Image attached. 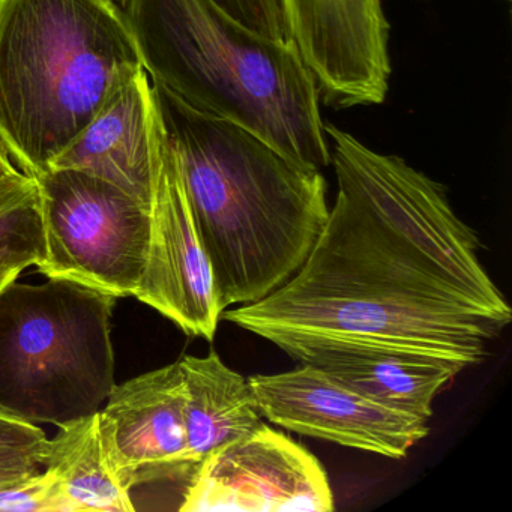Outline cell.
Here are the masks:
<instances>
[{
	"mask_svg": "<svg viewBox=\"0 0 512 512\" xmlns=\"http://www.w3.org/2000/svg\"><path fill=\"white\" fill-rule=\"evenodd\" d=\"M185 388V433L194 464L263 424L250 379L227 367L212 350L178 359Z\"/></svg>",
	"mask_w": 512,
	"mask_h": 512,
	"instance_id": "16",
	"label": "cell"
},
{
	"mask_svg": "<svg viewBox=\"0 0 512 512\" xmlns=\"http://www.w3.org/2000/svg\"><path fill=\"white\" fill-rule=\"evenodd\" d=\"M142 71L110 0H0V142L22 172L50 169Z\"/></svg>",
	"mask_w": 512,
	"mask_h": 512,
	"instance_id": "4",
	"label": "cell"
},
{
	"mask_svg": "<svg viewBox=\"0 0 512 512\" xmlns=\"http://www.w3.org/2000/svg\"><path fill=\"white\" fill-rule=\"evenodd\" d=\"M43 256L40 188L34 176L17 172L0 181V265L26 269Z\"/></svg>",
	"mask_w": 512,
	"mask_h": 512,
	"instance_id": "17",
	"label": "cell"
},
{
	"mask_svg": "<svg viewBox=\"0 0 512 512\" xmlns=\"http://www.w3.org/2000/svg\"><path fill=\"white\" fill-rule=\"evenodd\" d=\"M34 472L37 470L23 469V467H0V488L7 487Z\"/></svg>",
	"mask_w": 512,
	"mask_h": 512,
	"instance_id": "21",
	"label": "cell"
},
{
	"mask_svg": "<svg viewBox=\"0 0 512 512\" xmlns=\"http://www.w3.org/2000/svg\"><path fill=\"white\" fill-rule=\"evenodd\" d=\"M185 388L179 361L115 385L101 413L136 484L185 481L197 464L188 455Z\"/></svg>",
	"mask_w": 512,
	"mask_h": 512,
	"instance_id": "12",
	"label": "cell"
},
{
	"mask_svg": "<svg viewBox=\"0 0 512 512\" xmlns=\"http://www.w3.org/2000/svg\"><path fill=\"white\" fill-rule=\"evenodd\" d=\"M17 172H20V170H17V167L14 166L10 152H8L7 148L0 142V181H4L5 178Z\"/></svg>",
	"mask_w": 512,
	"mask_h": 512,
	"instance_id": "22",
	"label": "cell"
},
{
	"mask_svg": "<svg viewBox=\"0 0 512 512\" xmlns=\"http://www.w3.org/2000/svg\"><path fill=\"white\" fill-rule=\"evenodd\" d=\"M0 512H77V509L61 481L44 469L0 488Z\"/></svg>",
	"mask_w": 512,
	"mask_h": 512,
	"instance_id": "18",
	"label": "cell"
},
{
	"mask_svg": "<svg viewBox=\"0 0 512 512\" xmlns=\"http://www.w3.org/2000/svg\"><path fill=\"white\" fill-rule=\"evenodd\" d=\"M248 379L262 415L302 436L404 458L430 433L428 421L374 403L314 365Z\"/></svg>",
	"mask_w": 512,
	"mask_h": 512,
	"instance_id": "10",
	"label": "cell"
},
{
	"mask_svg": "<svg viewBox=\"0 0 512 512\" xmlns=\"http://www.w3.org/2000/svg\"><path fill=\"white\" fill-rule=\"evenodd\" d=\"M116 7L121 8L122 11H127L128 4H130V0H110Z\"/></svg>",
	"mask_w": 512,
	"mask_h": 512,
	"instance_id": "24",
	"label": "cell"
},
{
	"mask_svg": "<svg viewBox=\"0 0 512 512\" xmlns=\"http://www.w3.org/2000/svg\"><path fill=\"white\" fill-rule=\"evenodd\" d=\"M23 269L16 268V266L0 265V292L5 286L11 283V281L19 278L20 272Z\"/></svg>",
	"mask_w": 512,
	"mask_h": 512,
	"instance_id": "23",
	"label": "cell"
},
{
	"mask_svg": "<svg viewBox=\"0 0 512 512\" xmlns=\"http://www.w3.org/2000/svg\"><path fill=\"white\" fill-rule=\"evenodd\" d=\"M289 356L322 368L374 403L424 421L433 415L434 398L466 370L460 362L389 347L316 344Z\"/></svg>",
	"mask_w": 512,
	"mask_h": 512,
	"instance_id": "13",
	"label": "cell"
},
{
	"mask_svg": "<svg viewBox=\"0 0 512 512\" xmlns=\"http://www.w3.org/2000/svg\"><path fill=\"white\" fill-rule=\"evenodd\" d=\"M43 467L61 481L77 512L136 511L131 497L136 479L101 410L61 425L47 442Z\"/></svg>",
	"mask_w": 512,
	"mask_h": 512,
	"instance_id": "15",
	"label": "cell"
},
{
	"mask_svg": "<svg viewBox=\"0 0 512 512\" xmlns=\"http://www.w3.org/2000/svg\"><path fill=\"white\" fill-rule=\"evenodd\" d=\"M34 178L44 224L41 274L133 296L148 260L151 206L80 170L52 167Z\"/></svg>",
	"mask_w": 512,
	"mask_h": 512,
	"instance_id": "7",
	"label": "cell"
},
{
	"mask_svg": "<svg viewBox=\"0 0 512 512\" xmlns=\"http://www.w3.org/2000/svg\"><path fill=\"white\" fill-rule=\"evenodd\" d=\"M236 22L262 37L293 41L284 0H212Z\"/></svg>",
	"mask_w": 512,
	"mask_h": 512,
	"instance_id": "20",
	"label": "cell"
},
{
	"mask_svg": "<svg viewBox=\"0 0 512 512\" xmlns=\"http://www.w3.org/2000/svg\"><path fill=\"white\" fill-rule=\"evenodd\" d=\"M47 442L46 433L38 425L0 410V467L40 470Z\"/></svg>",
	"mask_w": 512,
	"mask_h": 512,
	"instance_id": "19",
	"label": "cell"
},
{
	"mask_svg": "<svg viewBox=\"0 0 512 512\" xmlns=\"http://www.w3.org/2000/svg\"><path fill=\"white\" fill-rule=\"evenodd\" d=\"M151 142V241L145 272L133 296L172 320L190 337L212 341L224 308L175 149L155 101Z\"/></svg>",
	"mask_w": 512,
	"mask_h": 512,
	"instance_id": "8",
	"label": "cell"
},
{
	"mask_svg": "<svg viewBox=\"0 0 512 512\" xmlns=\"http://www.w3.org/2000/svg\"><path fill=\"white\" fill-rule=\"evenodd\" d=\"M125 16L152 83L305 166H331L319 88L295 41L262 37L212 0H130Z\"/></svg>",
	"mask_w": 512,
	"mask_h": 512,
	"instance_id": "3",
	"label": "cell"
},
{
	"mask_svg": "<svg viewBox=\"0 0 512 512\" xmlns=\"http://www.w3.org/2000/svg\"><path fill=\"white\" fill-rule=\"evenodd\" d=\"M221 319L289 355L316 344L389 347L479 364L506 328L431 271L338 188L328 223L298 272Z\"/></svg>",
	"mask_w": 512,
	"mask_h": 512,
	"instance_id": "1",
	"label": "cell"
},
{
	"mask_svg": "<svg viewBox=\"0 0 512 512\" xmlns=\"http://www.w3.org/2000/svg\"><path fill=\"white\" fill-rule=\"evenodd\" d=\"M284 2L320 101L335 109L385 103L392 67L382 0Z\"/></svg>",
	"mask_w": 512,
	"mask_h": 512,
	"instance_id": "11",
	"label": "cell"
},
{
	"mask_svg": "<svg viewBox=\"0 0 512 512\" xmlns=\"http://www.w3.org/2000/svg\"><path fill=\"white\" fill-rule=\"evenodd\" d=\"M184 512H329L334 494L322 463L263 422L206 457L185 490Z\"/></svg>",
	"mask_w": 512,
	"mask_h": 512,
	"instance_id": "9",
	"label": "cell"
},
{
	"mask_svg": "<svg viewBox=\"0 0 512 512\" xmlns=\"http://www.w3.org/2000/svg\"><path fill=\"white\" fill-rule=\"evenodd\" d=\"M325 133L338 188L416 259L508 326L512 308L482 266L478 236L455 214L446 188L335 125L325 124Z\"/></svg>",
	"mask_w": 512,
	"mask_h": 512,
	"instance_id": "6",
	"label": "cell"
},
{
	"mask_svg": "<svg viewBox=\"0 0 512 512\" xmlns=\"http://www.w3.org/2000/svg\"><path fill=\"white\" fill-rule=\"evenodd\" d=\"M224 310L254 304L304 265L329 218L322 170L152 83Z\"/></svg>",
	"mask_w": 512,
	"mask_h": 512,
	"instance_id": "2",
	"label": "cell"
},
{
	"mask_svg": "<svg viewBox=\"0 0 512 512\" xmlns=\"http://www.w3.org/2000/svg\"><path fill=\"white\" fill-rule=\"evenodd\" d=\"M152 112V85L148 73L142 71L107 103L50 169L91 173L151 206Z\"/></svg>",
	"mask_w": 512,
	"mask_h": 512,
	"instance_id": "14",
	"label": "cell"
},
{
	"mask_svg": "<svg viewBox=\"0 0 512 512\" xmlns=\"http://www.w3.org/2000/svg\"><path fill=\"white\" fill-rule=\"evenodd\" d=\"M116 296L74 281L0 292V410L56 427L103 409L115 388Z\"/></svg>",
	"mask_w": 512,
	"mask_h": 512,
	"instance_id": "5",
	"label": "cell"
}]
</instances>
